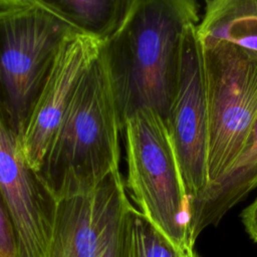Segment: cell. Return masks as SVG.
I'll list each match as a JSON object with an SVG mask.
<instances>
[{
	"label": "cell",
	"mask_w": 257,
	"mask_h": 257,
	"mask_svg": "<svg viewBox=\"0 0 257 257\" xmlns=\"http://www.w3.org/2000/svg\"><path fill=\"white\" fill-rule=\"evenodd\" d=\"M199 21L195 0H135L118 30L100 43L121 131L142 108L167 122L178 91L184 32Z\"/></svg>",
	"instance_id": "1"
},
{
	"label": "cell",
	"mask_w": 257,
	"mask_h": 257,
	"mask_svg": "<svg viewBox=\"0 0 257 257\" xmlns=\"http://www.w3.org/2000/svg\"><path fill=\"white\" fill-rule=\"evenodd\" d=\"M197 35L208 109L209 188L234 166L257 116V5L207 14Z\"/></svg>",
	"instance_id": "2"
},
{
	"label": "cell",
	"mask_w": 257,
	"mask_h": 257,
	"mask_svg": "<svg viewBox=\"0 0 257 257\" xmlns=\"http://www.w3.org/2000/svg\"><path fill=\"white\" fill-rule=\"evenodd\" d=\"M120 135L109 79L98 54L37 171L56 201L90 192L119 170Z\"/></svg>",
	"instance_id": "3"
},
{
	"label": "cell",
	"mask_w": 257,
	"mask_h": 257,
	"mask_svg": "<svg viewBox=\"0 0 257 257\" xmlns=\"http://www.w3.org/2000/svg\"><path fill=\"white\" fill-rule=\"evenodd\" d=\"M75 33L42 0H0V106L20 142L60 48Z\"/></svg>",
	"instance_id": "4"
},
{
	"label": "cell",
	"mask_w": 257,
	"mask_h": 257,
	"mask_svg": "<svg viewBox=\"0 0 257 257\" xmlns=\"http://www.w3.org/2000/svg\"><path fill=\"white\" fill-rule=\"evenodd\" d=\"M121 135L126 152V193L174 244L195 249L189 200L166 122L155 110L142 108L126 119Z\"/></svg>",
	"instance_id": "5"
},
{
	"label": "cell",
	"mask_w": 257,
	"mask_h": 257,
	"mask_svg": "<svg viewBox=\"0 0 257 257\" xmlns=\"http://www.w3.org/2000/svg\"><path fill=\"white\" fill-rule=\"evenodd\" d=\"M197 25L186 27L178 91L166 125L189 202L208 187V109Z\"/></svg>",
	"instance_id": "6"
},
{
	"label": "cell",
	"mask_w": 257,
	"mask_h": 257,
	"mask_svg": "<svg viewBox=\"0 0 257 257\" xmlns=\"http://www.w3.org/2000/svg\"><path fill=\"white\" fill-rule=\"evenodd\" d=\"M0 192L15 226L18 257H47L57 201L29 165L1 106Z\"/></svg>",
	"instance_id": "7"
},
{
	"label": "cell",
	"mask_w": 257,
	"mask_h": 257,
	"mask_svg": "<svg viewBox=\"0 0 257 257\" xmlns=\"http://www.w3.org/2000/svg\"><path fill=\"white\" fill-rule=\"evenodd\" d=\"M132 206L119 170L90 192L57 201L47 257H101Z\"/></svg>",
	"instance_id": "8"
},
{
	"label": "cell",
	"mask_w": 257,
	"mask_h": 257,
	"mask_svg": "<svg viewBox=\"0 0 257 257\" xmlns=\"http://www.w3.org/2000/svg\"><path fill=\"white\" fill-rule=\"evenodd\" d=\"M99 48L100 42L80 33L69 36L60 48L21 140L23 153L36 173Z\"/></svg>",
	"instance_id": "9"
},
{
	"label": "cell",
	"mask_w": 257,
	"mask_h": 257,
	"mask_svg": "<svg viewBox=\"0 0 257 257\" xmlns=\"http://www.w3.org/2000/svg\"><path fill=\"white\" fill-rule=\"evenodd\" d=\"M257 188V116L231 170L216 185L189 202L190 233L195 244L199 234L218 225L224 215Z\"/></svg>",
	"instance_id": "10"
},
{
	"label": "cell",
	"mask_w": 257,
	"mask_h": 257,
	"mask_svg": "<svg viewBox=\"0 0 257 257\" xmlns=\"http://www.w3.org/2000/svg\"><path fill=\"white\" fill-rule=\"evenodd\" d=\"M80 34L102 43L121 26L135 0H42Z\"/></svg>",
	"instance_id": "11"
},
{
	"label": "cell",
	"mask_w": 257,
	"mask_h": 257,
	"mask_svg": "<svg viewBox=\"0 0 257 257\" xmlns=\"http://www.w3.org/2000/svg\"><path fill=\"white\" fill-rule=\"evenodd\" d=\"M119 257H200L195 249L186 250L168 239L134 206L123 221Z\"/></svg>",
	"instance_id": "12"
},
{
	"label": "cell",
	"mask_w": 257,
	"mask_h": 257,
	"mask_svg": "<svg viewBox=\"0 0 257 257\" xmlns=\"http://www.w3.org/2000/svg\"><path fill=\"white\" fill-rule=\"evenodd\" d=\"M0 257H18L15 226L7 204L0 192Z\"/></svg>",
	"instance_id": "13"
},
{
	"label": "cell",
	"mask_w": 257,
	"mask_h": 257,
	"mask_svg": "<svg viewBox=\"0 0 257 257\" xmlns=\"http://www.w3.org/2000/svg\"><path fill=\"white\" fill-rule=\"evenodd\" d=\"M241 220L250 238L257 243V197L242 211Z\"/></svg>",
	"instance_id": "14"
},
{
	"label": "cell",
	"mask_w": 257,
	"mask_h": 257,
	"mask_svg": "<svg viewBox=\"0 0 257 257\" xmlns=\"http://www.w3.org/2000/svg\"><path fill=\"white\" fill-rule=\"evenodd\" d=\"M121 229H122V226L119 229V231L115 234V236L113 237V239L111 240L110 244L108 245V247L106 248V250L104 251V253L101 257H119V244H120Z\"/></svg>",
	"instance_id": "15"
}]
</instances>
